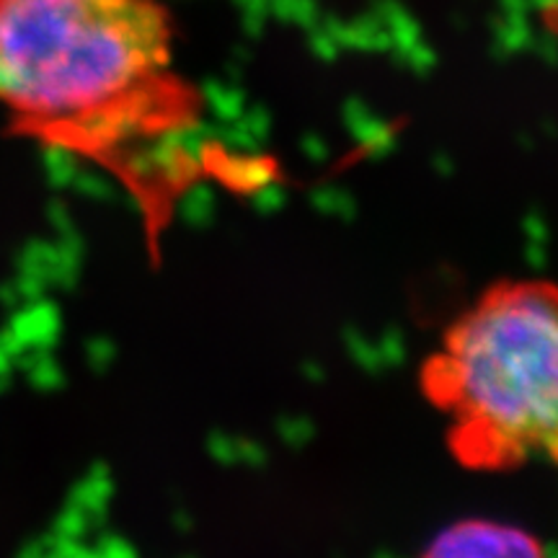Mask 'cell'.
<instances>
[{"label": "cell", "mask_w": 558, "mask_h": 558, "mask_svg": "<svg viewBox=\"0 0 558 558\" xmlns=\"http://www.w3.org/2000/svg\"><path fill=\"white\" fill-rule=\"evenodd\" d=\"M422 558H548V554L522 527L476 518L445 527Z\"/></svg>", "instance_id": "3"}, {"label": "cell", "mask_w": 558, "mask_h": 558, "mask_svg": "<svg viewBox=\"0 0 558 558\" xmlns=\"http://www.w3.org/2000/svg\"><path fill=\"white\" fill-rule=\"evenodd\" d=\"M0 109L99 160L166 226L197 179L166 158L205 122L160 0H0Z\"/></svg>", "instance_id": "1"}, {"label": "cell", "mask_w": 558, "mask_h": 558, "mask_svg": "<svg viewBox=\"0 0 558 558\" xmlns=\"http://www.w3.org/2000/svg\"><path fill=\"white\" fill-rule=\"evenodd\" d=\"M416 383L460 469H558L556 279H499L481 290L422 360Z\"/></svg>", "instance_id": "2"}]
</instances>
